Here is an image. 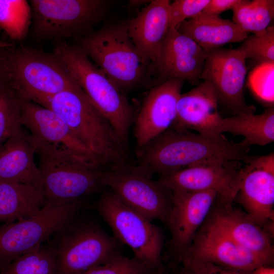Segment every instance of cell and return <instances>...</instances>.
<instances>
[{
    "label": "cell",
    "mask_w": 274,
    "mask_h": 274,
    "mask_svg": "<svg viewBox=\"0 0 274 274\" xmlns=\"http://www.w3.org/2000/svg\"><path fill=\"white\" fill-rule=\"evenodd\" d=\"M250 147L223 135L213 137L171 126L145 146L136 149L138 165L159 176L201 164L228 161L246 163Z\"/></svg>",
    "instance_id": "obj_1"
},
{
    "label": "cell",
    "mask_w": 274,
    "mask_h": 274,
    "mask_svg": "<svg viewBox=\"0 0 274 274\" xmlns=\"http://www.w3.org/2000/svg\"><path fill=\"white\" fill-rule=\"evenodd\" d=\"M36 103L57 113L104 169L130 164L128 147L79 86Z\"/></svg>",
    "instance_id": "obj_2"
},
{
    "label": "cell",
    "mask_w": 274,
    "mask_h": 274,
    "mask_svg": "<svg viewBox=\"0 0 274 274\" xmlns=\"http://www.w3.org/2000/svg\"><path fill=\"white\" fill-rule=\"evenodd\" d=\"M0 80L19 98L35 102L79 86L54 52L23 46L0 55Z\"/></svg>",
    "instance_id": "obj_3"
},
{
    "label": "cell",
    "mask_w": 274,
    "mask_h": 274,
    "mask_svg": "<svg viewBox=\"0 0 274 274\" xmlns=\"http://www.w3.org/2000/svg\"><path fill=\"white\" fill-rule=\"evenodd\" d=\"M54 52L94 106L108 120L128 147L136 113L124 95L77 46L58 41Z\"/></svg>",
    "instance_id": "obj_4"
},
{
    "label": "cell",
    "mask_w": 274,
    "mask_h": 274,
    "mask_svg": "<svg viewBox=\"0 0 274 274\" xmlns=\"http://www.w3.org/2000/svg\"><path fill=\"white\" fill-rule=\"evenodd\" d=\"M35 149L45 205L61 206L82 200L104 187V169L97 162L67 151Z\"/></svg>",
    "instance_id": "obj_5"
},
{
    "label": "cell",
    "mask_w": 274,
    "mask_h": 274,
    "mask_svg": "<svg viewBox=\"0 0 274 274\" xmlns=\"http://www.w3.org/2000/svg\"><path fill=\"white\" fill-rule=\"evenodd\" d=\"M77 216L47 242L55 262V274H80L123 255L122 244L98 225Z\"/></svg>",
    "instance_id": "obj_6"
},
{
    "label": "cell",
    "mask_w": 274,
    "mask_h": 274,
    "mask_svg": "<svg viewBox=\"0 0 274 274\" xmlns=\"http://www.w3.org/2000/svg\"><path fill=\"white\" fill-rule=\"evenodd\" d=\"M77 47L122 92L141 83L147 67L130 37L127 22L102 26L78 39Z\"/></svg>",
    "instance_id": "obj_7"
},
{
    "label": "cell",
    "mask_w": 274,
    "mask_h": 274,
    "mask_svg": "<svg viewBox=\"0 0 274 274\" xmlns=\"http://www.w3.org/2000/svg\"><path fill=\"white\" fill-rule=\"evenodd\" d=\"M93 208L110 226L113 236L131 249L134 258L155 269L165 266L164 236L158 226L124 204L111 190L103 192Z\"/></svg>",
    "instance_id": "obj_8"
},
{
    "label": "cell",
    "mask_w": 274,
    "mask_h": 274,
    "mask_svg": "<svg viewBox=\"0 0 274 274\" xmlns=\"http://www.w3.org/2000/svg\"><path fill=\"white\" fill-rule=\"evenodd\" d=\"M31 32L38 40L76 39L91 32L105 16L104 0H31Z\"/></svg>",
    "instance_id": "obj_9"
},
{
    "label": "cell",
    "mask_w": 274,
    "mask_h": 274,
    "mask_svg": "<svg viewBox=\"0 0 274 274\" xmlns=\"http://www.w3.org/2000/svg\"><path fill=\"white\" fill-rule=\"evenodd\" d=\"M83 199L61 206L46 204L37 213L0 226V274L13 261L47 242L74 219Z\"/></svg>",
    "instance_id": "obj_10"
},
{
    "label": "cell",
    "mask_w": 274,
    "mask_h": 274,
    "mask_svg": "<svg viewBox=\"0 0 274 274\" xmlns=\"http://www.w3.org/2000/svg\"><path fill=\"white\" fill-rule=\"evenodd\" d=\"M140 167L131 164L105 169L104 186H108L124 204L149 220L166 224L172 206V192Z\"/></svg>",
    "instance_id": "obj_11"
},
{
    "label": "cell",
    "mask_w": 274,
    "mask_h": 274,
    "mask_svg": "<svg viewBox=\"0 0 274 274\" xmlns=\"http://www.w3.org/2000/svg\"><path fill=\"white\" fill-rule=\"evenodd\" d=\"M217 198L214 191L172 192V206L166 222L171 234L168 267L177 265L187 251Z\"/></svg>",
    "instance_id": "obj_12"
},
{
    "label": "cell",
    "mask_w": 274,
    "mask_h": 274,
    "mask_svg": "<svg viewBox=\"0 0 274 274\" xmlns=\"http://www.w3.org/2000/svg\"><path fill=\"white\" fill-rule=\"evenodd\" d=\"M246 59L238 48H219L208 52L200 79L214 88L218 102L233 115L253 112L245 101L244 87L247 75Z\"/></svg>",
    "instance_id": "obj_13"
},
{
    "label": "cell",
    "mask_w": 274,
    "mask_h": 274,
    "mask_svg": "<svg viewBox=\"0 0 274 274\" xmlns=\"http://www.w3.org/2000/svg\"><path fill=\"white\" fill-rule=\"evenodd\" d=\"M243 174L241 161L193 166L159 176L158 181L172 192L214 191L217 200L232 204Z\"/></svg>",
    "instance_id": "obj_14"
},
{
    "label": "cell",
    "mask_w": 274,
    "mask_h": 274,
    "mask_svg": "<svg viewBox=\"0 0 274 274\" xmlns=\"http://www.w3.org/2000/svg\"><path fill=\"white\" fill-rule=\"evenodd\" d=\"M243 166L234 201L258 223L272 232L274 220V154L252 156Z\"/></svg>",
    "instance_id": "obj_15"
},
{
    "label": "cell",
    "mask_w": 274,
    "mask_h": 274,
    "mask_svg": "<svg viewBox=\"0 0 274 274\" xmlns=\"http://www.w3.org/2000/svg\"><path fill=\"white\" fill-rule=\"evenodd\" d=\"M204 224L227 236L271 265L274 250L272 232L244 211L217 199Z\"/></svg>",
    "instance_id": "obj_16"
},
{
    "label": "cell",
    "mask_w": 274,
    "mask_h": 274,
    "mask_svg": "<svg viewBox=\"0 0 274 274\" xmlns=\"http://www.w3.org/2000/svg\"><path fill=\"white\" fill-rule=\"evenodd\" d=\"M19 99L21 124L29 131L35 147L70 152L98 163L57 113L32 101Z\"/></svg>",
    "instance_id": "obj_17"
},
{
    "label": "cell",
    "mask_w": 274,
    "mask_h": 274,
    "mask_svg": "<svg viewBox=\"0 0 274 274\" xmlns=\"http://www.w3.org/2000/svg\"><path fill=\"white\" fill-rule=\"evenodd\" d=\"M184 82L167 79L147 94L133 123L137 148L145 146L173 124Z\"/></svg>",
    "instance_id": "obj_18"
},
{
    "label": "cell",
    "mask_w": 274,
    "mask_h": 274,
    "mask_svg": "<svg viewBox=\"0 0 274 274\" xmlns=\"http://www.w3.org/2000/svg\"><path fill=\"white\" fill-rule=\"evenodd\" d=\"M183 257L247 272L262 266H271L204 224Z\"/></svg>",
    "instance_id": "obj_19"
},
{
    "label": "cell",
    "mask_w": 274,
    "mask_h": 274,
    "mask_svg": "<svg viewBox=\"0 0 274 274\" xmlns=\"http://www.w3.org/2000/svg\"><path fill=\"white\" fill-rule=\"evenodd\" d=\"M218 104L212 85L203 81L181 94L177 104L176 118L172 126L207 136H220L222 135L223 117L218 111Z\"/></svg>",
    "instance_id": "obj_20"
},
{
    "label": "cell",
    "mask_w": 274,
    "mask_h": 274,
    "mask_svg": "<svg viewBox=\"0 0 274 274\" xmlns=\"http://www.w3.org/2000/svg\"><path fill=\"white\" fill-rule=\"evenodd\" d=\"M208 52L176 28L169 29L155 70L164 79L194 85L199 81Z\"/></svg>",
    "instance_id": "obj_21"
},
{
    "label": "cell",
    "mask_w": 274,
    "mask_h": 274,
    "mask_svg": "<svg viewBox=\"0 0 274 274\" xmlns=\"http://www.w3.org/2000/svg\"><path fill=\"white\" fill-rule=\"evenodd\" d=\"M168 0H155L128 22L130 37L148 69H156L163 42L168 31Z\"/></svg>",
    "instance_id": "obj_22"
},
{
    "label": "cell",
    "mask_w": 274,
    "mask_h": 274,
    "mask_svg": "<svg viewBox=\"0 0 274 274\" xmlns=\"http://www.w3.org/2000/svg\"><path fill=\"white\" fill-rule=\"evenodd\" d=\"M35 155L32 140L22 128L0 147V180L41 188V175L35 161Z\"/></svg>",
    "instance_id": "obj_23"
},
{
    "label": "cell",
    "mask_w": 274,
    "mask_h": 274,
    "mask_svg": "<svg viewBox=\"0 0 274 274\" xmlns=\"http://www.w3.org/2000/svg\"><path fill=\"white\" fill-rule=\"evenodd\" d=\"M176 29L207 52L228 44L242 42L248 36L232 21L203 14L183 21Z\"/></svg>",
    "instance_id": "obj_24"
},
{
    "label": "cell",
    "mask_w": 274,
    "mask_h": 274,
    "mask_svg": "<svg viewBox=\"0 0 274 274\" xmlns=\"http://www.w3.org/2000/svg\"><path fill=\"white\" fill-rule=\"evenodd\" d=\"M45 206L40 187L0 180V223H11L29 217Z\"/></svg>",
    "instance_id": "obj_25"
},
{
    "label": "cell",
    "mask_w": 274,
    "mask_h": 274,
    "mask_svg": "<svg viewBox=\"0 0 274 274\" xmlns=\"http://www.w3.org/2000/svg\"><path fill=\"white\" fill-rule=\"evenodd\" d=\"M221 132L243 136V142L249 147L268 145L274 141L273 107H267L260 114L242 112L223 118Z\"/></svg>",
    "instance_id": "obj_26"
},
{
    "label": "cell",
    "mask_w": 274,
    "mask_h": 274,
    "mask_svg": "<svg viewBox=\"0 0 274 274\" xmlns=\"http://www.w3.org/2000/svg\"><path fill=\"white\" fill-rule=\"evenodd\" d=\"M232 21L248 33L266 29L274 18L273 0H241L232 10Z\"/></svg>",
    "instance_id": "obj_27"
},
{
    "label": "cell",
    "mask_w": 274,
    "mask_h": 274,
    "mask_svg": "<svg viewBox=\"0 0 274 274\" xmlns=\"http://www.w3.org/2000/svg\"><path fill=\"white\" fill-rule=\"evenodd\" d=\"M32 21L29 3L25 0H0V29L13 40H23Z\"/></svg>",
    "instance_id": "obj_28"
},
{
    "label": "cell",
    "mask_w": 274,
    "mask_h": 274,
    "mask_svg": "<svg viewBox=\"0 0 274 274\" xmlns=\"http://www.w3.org/2000/svg\"><path fill=\"white\" fill-rule=\"evenodd\" d=\"M20 99L8 85L0 82V147L22 128Z\"/></svg>",
    "instance_id": "obj_29"
},
{
    "label": "cell",
    "mask_w": 274,
    "mask_h": 274,
    "mask_svg": "<svg viewBox=\"0 0 274 274\" xmlns=\"http://www.w3.org/2000/svg\"><path fill=\"white\" fill-rule=\"evenodd\" d=\"M55 262L47 245L25 254L1 274H55Z\"/></svg>",
    "instance_id": "obj_30"
},
{
    "label": "cell",
    "mask_w": 274,
    "mask_h": 274,
    "mask_svg": "<svg viewBox=\"0 0 274 274\" xmlns=\"http://www.w3.org/2000/svg\"><path fill=\"white\" fill-rule=\"evenodd\" d=\"M238 48L246 59L250 58L257 64L274 62V27L270 26L257 33L248 36Z\"/></svg>",
    "instance_id": "obj_31"
},
{
    "label": "cell",
    "mask_w": 274,
    "mask_h": 274,
    "mask_svg": "<svg viewBox=\"0 0 274 274\" xmlns=\"http://www.w3.org/2000/svg\"><path fill=\"white\" fill-rule=\"evenodd\" d=\"M274 62L257 64L248 78L249 88L260 101L267 107H273Z\"/></svg>",
    "instance_id": "obj_32"
},
{
    "label": "cell",
    "mask_w": 274,
    "mask_h": 274,
    "mask_svg": "<svg viewBox=\"0 0 274 274\" xmlns=\"http://www.w3.org/2000/svg\"><path fill=\"white\" fill-rule=\"evenodd\" d=\"M159 269L153 268L134 257L123 255L80 274H154Z\"/></svg>",
    "instance_id": "obj_33"
},
{
    "label": "cell",
    "mask_w": 274,
    "mask_h": 274,
    "mask_svg": "<svg viewBox=\"0 0 274 274\" xmlns=\"http://www.w3.org/2000/svg\"><path fill=\"white\" fill-rule=\"evenodd\" d=\"M210 0H176L170 3L168 13L169 29L177 28L183 21L201 14Z\"/></svg>",
    "instance_id": "obj_34"
},
{
    "label": "cell",
    "mask_w": 274,
    "mask_h": 274,
    "mask_svg": "<svg viewBox=\"0 0 274 274\" xmlns=\"http://www.w3.org/2000/svg\"><path fill=\"white\" fill-rule=\"evenodd\" d=\"M168 268L173 274H252V271L234 270L186 257H182L177 265Z\"/></svg>",
    "instance_id": "obj_35"
},
{
    "label": "cell",
    "mask_w": 274,
    "mask_h": 274,
    "mask_svg": "<svg viewBox=\"0 0 274 274\" xmlns=\"http://www.w3.org/2000/svg\"><path fill=\"white\" fill-rule=\"evenodd\" d=\"M241 0H210L200 14L219 16L228 10H232Z\"/></svg>",
    "instance_id": "obj_36"
},
{
    "label": "cell",
    "mask_w": 274,
    "mask_h": 274,
    "mask_svg": "<svg viewBox=\"0 0 274 274\" xmlns=\"http://www.w3.org/2000/svg\"><path fill=\"white\" fill-rule=\"evenodd\" d=\"M252 274H274V268L271 266H262L252 271Z\"/></svg>",
    "instance_id": "obj_37"
},
{
    "label": "cell",
    "mask_w": 274,
    "mask_h": 274,
    "mask_svg": "<svg viewBox=\"0 0 274 274\" xmlns=\"http://www.w3.org/2000/svg\"><path fill=\"white\" fill-rule=\"evenodd\" d=\"M154 274H173L172 272L165 265V266L157 270Z\"/></svg>",
    "instance_id": "obj_38"
},
{
    "label": "cell",
    "mask_w": 274,
    "mask_h": 274,
    "mask_svg": "<svg viewBox=\"0 0 274 274\" xmlns=\"http://www.w3.org/2000/svg\"><path fill=\"white\" fill-rule=\"evenodd\" d=\"M0 82H1V80H0Z\"/></svg>",
    "instance_id": "obj_39"
}]
</instances>
